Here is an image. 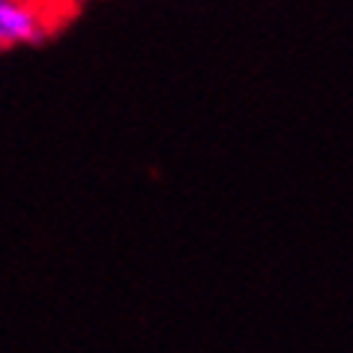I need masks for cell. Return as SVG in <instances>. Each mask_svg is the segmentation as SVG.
I'll list each match as a JSON object with an SVG mask.
<instances>
[{
	"label": "cell",
	"mask_w": 353,
	"mask_h": 353,
	"mask_svg": "<svg viewBox=\"0 0 353 353\" xmlns=\"http://www.w3.org/2000/svg\"><path fill=\"white\" fill-rule=\"evenodd\" d=\"M46 33V15L33 0H0V48L33 46Z\"/></svg>",
	"instance_id": "obj_1"
}]
</instances>
